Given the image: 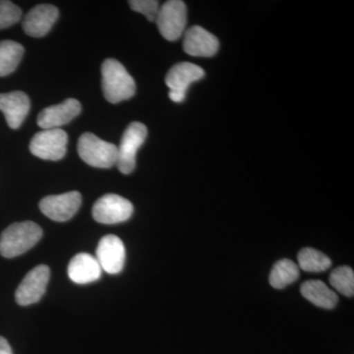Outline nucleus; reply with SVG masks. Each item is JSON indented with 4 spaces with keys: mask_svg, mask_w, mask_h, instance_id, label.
<instances>
[{
    "mask_svg": "<svg viewBox=\"0 0 354 354\" xmlns=\"http://www.w3.org/2000/svg\"><path fill=\"white\" fill-rule=\"evenodd\" d=\"M102 93L106 101L118 104L131 99L136 93L134 79L118 60L109 58L102 65Z\"/></svg>",
    "mask_w": 354,
    "mask_h": 354,
    "instance_id": "obj_1",
    "label": "nucleus"
},
{
    "mask_svg": "<svg viewBox=\"0 0 354 354\" xmlns=\"http://www.w3.org/2000/svg\"><path fill=\"white\" fill-rule=\"evenodd\" d=\"M43 236V230L32 221L9 225L0 236V254L6 258L22 255L32 248Z\"/></svg>",
    "mask_w": 354,
    "mask_h": 354,
    "instance_id": "obj_2",
    "label": "nucleus"
},
{
    "mask_svg": "<svg viewBox=\"0 0 354 354\" xmlns=\"http://www.w3.org/2000/svg\"><path fill=\"white\" fill-rule=\"evenodd\" d=\"M78 153L86 164L97 169H109L118 162V146L93 133H84L79 138Z\"/></svg>",
    "mask_w": 354,
    "mask_h": 354,
    "instance_id": "obj_3",
    "label": "nucleus"
},
{
    "mask_svg": "<svg viewBox=\"0 0 354 354\" xmlns=\"http://www.w3.org/2000/svg\"><path fill=\"white\" fill-rule=\"evenodd\" d=\"M158 31L165 39L174 41L183 36L187 23V9L180 0H169L158 9L156 18Z\"/></svg>",
    "mask_w": 354,
    "mask_h": 354,
    "instance_id": "obj_4",
    "label": "nucleus"
},
{
    "mask_svg": "<svg viewBox=\"0 0 354 354\" xmlns=\"http://www.w3.org/2000/svg\"><path fill=\"white\" fill-rule=\"evenodd\" d=\"M148 129L143 123L132 122L125 130L118 147V165L121 174H130L136 167V155L146 141Z\"/></svg>",
    "mask_w": 354,
    "mask_h": 354,
    "instance_id": "obj_5",
    "label": "nucleus"
},
{
    "mask_svg": "<svg viewBox=\"0 0 354 354\" xmlns=\"http://www.w3.org/2000/svg\"><path fill=\"white\" fill-rule=\"evenodd\" d=\"M67 141L68 135L64 130L44 129L32 137L30 151L41 160H59L66 153Z\"/></svg>",
    "mask_w": 354,
    "mask_h": 354,
    "instance_id": "obj_6",
    "label": "nucleus"
},
{
    "mask_svg": "<svg viewBox=\"0 0 354 354\" xmlns=\"http://www.w3.org/2000/svg\"><path fill=\"white\" fill-rule=\"evenodd\" d=\"M133 205L129 200L116 194H106L100 198L93 207V218L104 225H116L131 218Z\"/></svg>",
    "mask_w": 354,
    "mask_h": 354,
    "instance_id": "obj_7",
    "label": "nucleus"
},
{
    "mask_svg": "<svg viewBox=\"0 0 354 354\" xmlns=\"http://www.w3.org/2000/svg\"><path fill=\"white\" fill-rule=\"evenodd\" d=\"M204 75L205 72L201 67L190 62H180L172 66L165 77V84L171 90L169 95L171 101L183 102L188 87Z\"/></svg>",
    "mask_w": 354,
    "mask_h": 354,
    "instance_id": "obj_8",
    "label": "nucleus"
},
{
    "mask_svg": "<svg viewBox=\"0 0 354 354\" xmlns=\"http://www.w3.org/2000/svg\"><path fill=\"white\" fill-rule=\"evenodd\" d=\"M50 276V268L46 265L37 266L28 272L16 290L17 304L21 306H28L39 301L46 292Z\"/></svg>",
    "mask_w": 354,
    "mask_h": 354,
    "instance_id": "obj_9",
    "label": "nucleus"
},
{
    "mask_svg": "<svg viewBox=\"0 0 354 354\" xmlns=\"http://www.w3.org/2000/svg\"><path fill=\"white\" fill-rule=\"evenodd\" d=\"M82 204V196L77 191H70L59 195H50L39 202V209L44 215L55 221H66L75 216Z\"/></svg>",
    "mask_w": 354,
    "mask_h": 354,
    "instance_id": "obj_10",
    "label": "nucleus"
},
{
    "mask_svg": "<svg viewBox=\"0 0 354 354\" xmlns=\"http://www.w3.org/2000/svg\"><path fill=\"white\" fill-rule=\"evenodd\" d=\"M125 247L122 241L116 235L109 234L102 237L97 244L95 259L102 271L115 274L122 271L125 264Z\"/></svg>",
    "mask_w": 354,
    "mask_h": 354,
    "instance_id": "obj_11",
    "label": "nucleus"
},
{
    "mask_svg": "<svg viewBox=\"0 0 354 354\" xmlns=\"http://www.w3.org/2000/svg\"><path fill=\"white\" fill-rule=\"evenodd\" d=\"M59 11L50 4H39L28 12L23 20V30L28 36L41 38L57 22Z\"/></svg>",
    "mask_w": 354,
    "mask_h": 354,
    "instance_id": "obj_12",
    "label": "nucleus"
},
{
    "mask_svg": "<svg viewBox=\"0 0 354 354\" xmlns=\"http://www.w3.org/2000/svg\"><path fill=\"white\" fill-rule=\"evenodd\" d=\"M81 104L75 99L48 106L39 113L38 125L41 129H55L67 124L81 113Z\"/></svg>",
    "mask_w": 354,
    "mask_h": 354,
    "instance_id": "obj_13",
    "label": "nucleus"
},
{
    "mask_svg": "<svg viewBox=\"0 0 354 354\" xmlns=\"http://www.w3.org/2000/svg\"><path fill=\"white\" fill-rule=\"evenodd\" d=\"M218 46V39L200 26L190 28L184 36L183 50L191 57H214Z\"/></svg>",
    "mask_w": 354,
    "mask_h": 354,
    "instance_id": "obj_14",
    "label": "nucleus"
},
{
    "mask_svg": "<svg viewBox=\"0 0 354 354\" xmlns=\"http://www.w3.org/2000/svg\"><path fill=\"white\" fill-rule=\"evenodd\" d=\"M31 108L29 97L21 91L0 94V111L6 116L7 124L18 129L27 118Z\"/></svg>",
    "mask_w": 354,
    "mask_h": 354,
    "instance_id": "obj_15",
    "label": "nucleus"
},
{
    "mask_svg": "<svg viewBox=\"0 0 354 354\" xmlns=\"http://www.w3.org/2000/svg\"><path fill=\"white\" fill-rule=\"evenodd\" d=\"M102 268L94 256L79 253L74 256L68 265V277L73 283L87 285L101 278Z\"/></svg>",
    "mask_w": 354,
    "mask_h": 354,
    "instance_id": "obj_16",
    "label": "nucleus"
},
{
    "mask_svg": "<svg viewBox=\"0 0 354 354\" xmlns=\"http://www.w3.org/2000/svg\"><path fill=\"white\" fill-rule=\"evenodd\" d=\"M300 292L305 299L324 309H333L339 302V297L334 290L319 279H308L300 286Z\"/></svg>",
    "mask_w": 354,
    "mask_h": 354,
    "instance_id": "obj_17",
    "label": "nucleus"
},
{
    "mask_svg": "<svg viewBox=\"0 0 354 354\" xmlns=\"http://www.w3.org/2000/svg\"><path fill=\"white\" fill-rule=\"evenodd\" d=\"M300 271L298 265L290 259L278 261L270 272L269 283L276 290H283L297 281Z\"/></svg>",
    "mask_w": 354,
    "mask_h": 354,
    "instance_id": "obj_18",
    "label": "nucleus"
},
{
    "mask_svg": "<svg viewBox=\"0 0 354 354\" xmlns=\"http://www.w3.org/2000/svg\"><path fill=\"white\" fill-rule=\"evenodd\" d=\"M24 48L13 41H0V77L10 75L17 68L23 55Z\"/></svg>",
    "mask_w": 354,
    "mask_h": 354,
    "instance_id": "obj_19",
    "label": "nucleus"
},
{
    "mask_svg": "<svg viewBox=\"0 0 354 354\" xmlns=\"http://www.w3.org/2000/svg\"><path fill=\"white\" fill-rule=\"evenodd\" d=\"M297 260L299 269L307 272H323L332 266V260L327 255L311 247L301 249Z\"/></svg>",
    "mask_w": 354,
    "mask_h": 354,
    "instance_id": "obj_20",
    "label": "nucleus"
},
{
    "mask_svg": "<svg viewBox=\"0 0 354 354\" xmlns=\"http://www.w3.org/2000/svg\"><path fill=\"white\" fill-rule=\"evenodd\" d=\"M330 283L335 290L346 297L354 295V272L348 266L337 267L330 274Z\"/></svg>",
    "mask_w": 354,
    "mask_h": 354,
    "instance_id": "obj_21",
    "label": "nucleus"
},
{
    "mask_svg": "<svg viewBox=\"0 0 354 354\" xmlns=\"http://www.w3.org/2000/svg\"><path fill=\"white\" fill-rule=\"evenodd\" d=\"M22 11L13 2L0 0V30L11 27L21 19Z\"/></svg>",
    "mask_w": 354,
    "mask_h": 354,
    "instance_id": "obj_22",
    "label": "nucleus"
},
{
    "mask_svg": "<svg viewBox=\"0 0 354 354\" xmlns=\"http://www.w3.org/2000/svg\"><path fill=\"white\" fill-rule=\"evenodd\" d=\"M129 6L135 12L143 14L147 19L152 22L157 18L160 4L156 0H131Z\"/></svg>",
    "mask_w": 354,
    "mask_h": 354,
    "instance_id": "obj_23",
    "label": "nucleus"
},
{
    "mask_svg": "<svg viewBox=\"0 0 354 354\" xmlns=\"http://www.w3.org/2000/svg\"><path fill=\"white\" fill-rule=\"evenodd\" d=\"M0 354H13L10 344L3 337H0Z\"/></svg>",
    "mask_w": 354,
    "mask_h": 354,
    "instance_id": "obj_24",
    "label": "nucleus"
}]
</instances>
